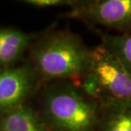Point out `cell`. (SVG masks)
<instances>
[{"mask_svg": "<svg viewBox=\"0 0 131 131\" xmlns=\"http://www.w3.org/2000/svg\"><path fill=\"white\" fill-rule=\"evenodd\" d=\"M91 56L92 48L79 35L53 25L38 32L26 60L43 83L65 80L79 85L90 67Z\"/></svg>", "mask_w": 131, "mask_h": 131, "instance_id": "6da1fadb", "label": "cell"}, {"mask_svg": "<svg viewBox=\"0 0 131 131\" xmlns=\"http://www.w3.org/2000/svg\"><path fill=\"white\" fill-rule=\"evenodd\" d=\"M39 113L50 131H97L101 104L71 81L45 82L38 93Z\"/></svg>", "mask_w": 131, "mask_h": 131, "instance_id": "7a4b0ae2", "label": "cell"}, {"mask_svg": "<svg viewBox=\"0 0 131 131\" xmlns=\"http://www.w3.org/2000/svg\"><path fill=\"white\" fill-rule=\"evenodd\" d=\"M79 86L101 105L131 102V72L101 43L92 48L90 67Z\"/></svg>", "mask_w": 131, "mask_h": 131, "instance_id": "3957f363", "label": "cell"}, {"mask_svg": "<svg viewBox=\"0 0 131 131\" xmlns=\"http://www.w3.org/2000/svg\"><path fill=\"white\" fill-rule=\"evenodd\" d=\"M43 81L27 60L0 71V112L4 114L38 95Z\"/></svg>", "mask_w": 131, "mask_h": 131, "instance_id": "277c9868", "label": "cell"}, {"mask_svg": "<svg viewBox=\"0 0 131 131\" xmlns=\"http://www.w3.org/2000/svg\"><path fill=\"white\" fill-rule=\"evenodd\" d=\"M64 16L91 28L100 26L119 34L131 33V0H95L83 8L70 9Z\"/></svg>", "mask_w": 131, "mask_h": 131, "instance_id": "5b68a950", "label": "cell"}, {"mask_svg": "<svg viewBox=\"0 0 131 131\" xmlns=\"http://www.w3.org/2000/svg\"><path fill=\"white\" fill-rule=\"evenodd\" d=\"M38 32H27L12 26L0 29V66L9 67L21 63Z\"/></svg>", "mask_w": 131, "mask_h": 131, "instance_id": "8992f818", "label": "cell"}, {"mask_svg": "<svg viewBox=\"0 0 131 131\" xmlns=\"http://www.w3.org/2000/svg\"><path fill=\"white\" fill-rule=\"evenodd\" d=\"M0 131H50L39 112L27 103L1 114Z\"/></svg>", "mask_w": 131, "mask_h": 131, "instance_id": "52a82bcc", "label": "cell"}, {"mask_svg": "<svg viewBox=\"0 0 131 131\" xmlns=\"http://www.w3.org/2000/svg\"><path fill=\"white\" fill-rule=\"evenodd\" d=\"M97 131H131V102L101 105Z\"/></svg>", "mask_w": 131, "mask_h": 131, "instance_id": "ba28073f", "label": "cell"}, {"mask_svg": "<svg viewBox=\"0 0 131 131\" xmlns=\"http://www.w3.org/2000/svg\"><path fill=\"white\" fill-rule=\"evenodd\" d=\"M92 29L101 39V43L114 54L131 72V33L110 34L97 27Z\"/></svg>", "mask_w": 131, "mask_h": 131, "instance_id": "9c48e42d", "label": "cell"}, {"mask_svg": "<svg viewBox=\"0 0 131 131\" xmlns=\"http://www.w3.org/2000/svg\"><path fill=\"white\" fill-rule=\"evenodd\" d=\"M38 7L67 6L71 7V0H20Z\"/></svg>", "mask_w": 131, "mask_h": 131, "instance_id": "30bf717a", "label": "cell"}, {"mask_svg": "<svg viewBox=\"0 0 131 131\" xmlns=\"http://www.w3.org/2000/svg\"><path fill=\"white\" fill-rule=\"evenodd\" d=\"M95 0H71V9H80L92 4Z\"/></svg>", "mask_w": 131, "mask_h": 131, "instance_id": "8fae6325", "label": "cell"}]
</instances>
